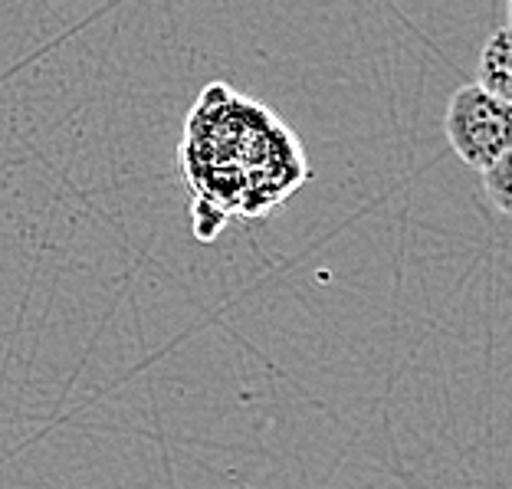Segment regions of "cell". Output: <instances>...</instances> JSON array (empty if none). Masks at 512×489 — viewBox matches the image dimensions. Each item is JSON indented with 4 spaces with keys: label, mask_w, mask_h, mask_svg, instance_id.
<instances>
[{
    "label": "cell",
    "mask_w": 512,
    "mask_h": 489,
    "mask_svg": "<svg viewBox=\"0 0 512 489\" xmlns=\"http://www.w3.org/2000/svg\"><path fill=\"white\" fill-rule=\"evenodd\" d=\"M512 43H509V23H499L490 33V40L483 43L480 63H476V83L483 92H490L493 99L509 102L512 99Z\"/></svg>",
    "instance_id": "3"
},
{
    "label": "cell",
    "mask_w": 512,
    "mask_h": 489,
    "mask_svg": "<svg viewBox=\"0 0 512 489\" xmlns=\"http://www.w3.org/2000/svg\"><path fill=\"white\" fill-rule=\"evenodd\" d=\"M234 489H253V486H250V483H237Z\"/></svg>",
    "instance_id": "5"
},
{
    "label": "cell",
    "mask_w": 512,
    "mask_h": 489,
    "mask_svg": "<svg viewBox=\"0 0 512 489\" xmlns=\"http://www.w3.org/2000/svg\"><path fill=\"white\" fill-rule=\"evenodd\" d=\"M483 184H486V197L496 204L499 214H509V158L496 161L490 171H483Z\"/></svg>",
    "instance_id": "4"
},
{
    "label": "cell",
    "mask_w": 512,
    "mask_h": 489,
    "mask_svg": "<svg viewBox=\"0 0 512 489\" xmlns=\"http://www.w3.org/2000/svg\"><path fill=\"white\" fill-rule=\"evenodd\" d=\"M444 135L463 165L490 171L496 161L512 158L509 142V102L493 99L480 86H460L447 102Z\"/></svg>",
    "instance_id": "2"
},
{
    "label": "cell",
    "mask_w": 512,
    "mask_h": 489,
    "mask_svg": "<svg viewBox=\"0 0 512 489\" xmlns=\"http://www.w3.org/2000/svg\"><path fill=\"white\" fill-rule=\"evenodd\" d=\"M178 155L191 191V227L204 243L230 220L276 214L312 178L293 128L227 83H207L194 99Z\"/></svg>",
    "instance_id": "1"
}]
</instances>
